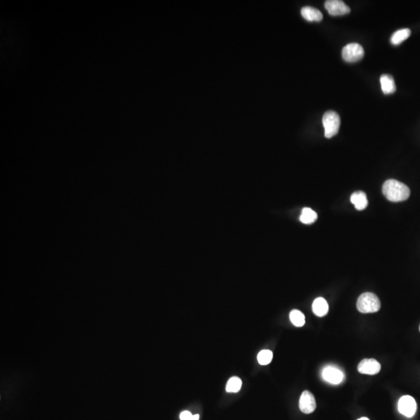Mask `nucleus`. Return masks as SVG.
I'll use <instances>...</instances> for the list:
<instances>
[{
  "label": "nucleus",
  "mask_w": 420,
  "mask_h": 420,
  "mask_svg": "<svg viewBox=\"0 0 420 420\" xmlns=\"http://www.w3.org/2000/svg\"><path fill=\"white\" fill-rule=\"evenodd\" d=\"M180 420H199V416L192 415L190 412L184 411L181 413L180 415Z\"/></svg>",
  "instance_id": "19"
},
{
  "label": "nucleus",
  "mask_w": 420,
  "mask_h": 420,
  "mask_svg": "<svg viewBox=\"0 0 420 420\" xmlns=\"http://www.w3.org/2000/svg\"><path fill=\"white\" fill-rule=\"evenodd\" d=\"M318 219V214L310 208L303 209L302 213L300 216V220L304 224H311L315 223Z\"/></svg>",
  "instance_id": "15"
},
{
  "label": "nucleus",
  "mask_w": 420,
  "mask_h": 420,
  "mask_svg": "<svg viewBox=\"0 0 420 420\" xmlns=\"http://www.w3.org/2000/svg\"><path fill=\"white\" fill-rule=\"evenodd\" d=\"M382 191L385 197L393 202H403L408 199L410 195V188L403 183L394 179L385 181Z\"/></svg>",
  "instance_id": "1"
},
{
  "label": "nucleus",
  "mask_w": 420,
  "mask_h": 420,
  "mask_svg": "<svg viewBox=\"0 0 420 420\" xmlns=\"http://www.w3.org/2000/svg\"><path fill=\"white\" fill-rule=\"evenodd\" d=\"M322 377L326 382L333 385H339L343 382V373L333 367H327L322 371Z\"/></svg>",
  "instance_id": "9"
},
{
  "label": "nucleus",
  "mask_w": 420,
  "mask_h": 420,
  "mask_svg": "<svg viewBox=\"0 0 420 420\" xmlns=\"http://www.w3.org/2000/svg\"><path fill=\"white\" fill-rule=\"evenodd\" d=\"M398 409L399 413L405 417H413L417 412V403L412 396H405L399 399Z\"/></svg>",
  "instance_id": "5"
},
{
  "label": "nucleus",
  "mask_w": 420,
  "mask_h": 420,
  "mask_svg": "<svg viewBox=\"0 0 420 420\" xmlns=\"http://www.w3.org/2000/svg\"><path fill=\"white\" fill-rule=\"evenodd\" d=\"M301 15L304 19L310 22H320L323 19L322 12L311 6L303 7L301 9Z\"/></svg>",
  "instance_id": "10"
},
{
  "label": "nucleus",
  "mask_w": 420,
  "mask_h": 420,
  "mask_svg": "<svg viewBox=\"0 0 420 420\" xmlns=\"http://www.w3.org/2000/svg\"><path fill=\"white\" fill-rule=\"evenodd\" d=\"M325 7L332 16H343L350 12V8L341 0H328Z\"/></svg>",
  "instance_id": "6"
},
{
  "label": "nucleus",
  "mask_w": 420,
  "mask_h": 420,
  "mask_svg": "<svg viewBox=\"0 0 420 420\" xmlns=\"http://www.w3.org/2000/svg\"><path fill=\"white\" fill-rule=\"evenodd\" d=\"M300 410L305 414H311L317 407L315 396L308 391H304L300 398Z\"/></svg>",
  "instance_id": "8"
},
{
  "label": "nucleus",
  "mask_w": 420,
  "mask_h": 420,
  "mask_svg": "<svg viewBox=\"0 0 420 420\" xmlns=\"http://www.w3.org/2000/svg\"><path fill=\"white\" fill-rule=\"evenodd\" d=\"M322 123L325 128V137L332 138L337 135L338 132L340 130L341 120L337 112L334 111H329L324 114Z\"/></svg>",
  "instance_id": "3"
},
{
  "label": "nucleus",
  "mask_w": 420,
  "mask_h": 420,
  "mask_svg": "<svg viewBox=\"0 0 420 420\" xmlns=\"http://www.w3.org/2000/svg\"><path fill=\"white\" fill-rule=\"evenodd\" d=\"M290 321L297 327H302L305 324V316L301 311L293 310L290 314Z\"/></svg>",
  "instance_id": "16"
},
{
  "label": "nucleus",
  "mask_w": 420,
  "mask_h": 420,
  "mask_svg": "<svg viewBox=\"0 0 420 420\" xmlns=\"http://www.w3.org/2000/svg\"><path fill=\"white\" fill-rule=\"evenodd\" d=\"M342 55L346 62H358L364 57V50L361 44L357 43H350L343 48Z\"/></svg>",
  "instance_id": "4"
},
{
  "label": "nucleus",
  "mask_w": 420,
  "mask_h": 420,
  "mask_svg": "<svg viewBox=\"0 0 420 420\" xmlns=\"http://www.w3.org/2000/svg\"><path fill=\"white\" fill-rule=\"evenodd\" d=\"M314 314L318 317H324L329 312V304L323 297H318L312 304Z\"/></svg>",
  "instance_id": "12"
},
{
  "label": "nucleus",
  "mask_w": 420,
  "mask_h": 420,
  "mask_svg": "<svg viewBox=\"0 0 420 420\" xmlns=\"http://www.w3.org/2000/svg\"><path fill=\"white\" fill-rule=\"evenodd\" d=\"M273 357V352L267 350H262L258 355V361L261 365H268L270 364Z\"/></svg>",
  "instance_id": "18"
},
{
  "label": "nucleus",
  "mask_w": 420,
  "mask_h": 420,
  "mask_svg": "<svg viewBox=\"0 0 420 420\" xmlns=\"http://www.w3.org/2000/svg\"><path fill=\"white\" fill-rule=\"evenodd\" d=\"M357 308L361 313H375L381 309V301L373 293H364L357 300Z\"/></svg>",
  "instance_id": "2"
},
{
  "label": "nucleus",
  "mask_w": 420,
  "mask_h": 420,
  "mask_svg": "<svg viewBox=\"0 0 420 420\" xmlns=\"http://www.w3.org/2000/svg\"></svg>",
  "instance_id": "21"
},
{
  "label": "nucleus",
  "mask_w": 420,
  "mask_h": 420,
  "mask_svg": "<svg viewBox=\"0 0 420 420\" xmlns=\"http://www.w3.org/2000/svg\"><path fill=\"white\" fill-rule=\"evenodd\" d=\"M411 35V30L408 28L401 29V30H398L396 33H393L392 38H391V42L394 45H398L403 43L406 39H408Z\"/></svg>",
  "instance_id": "14"
},
{
  "label": "nucleus",
  "mask_w": 420,
  "mask_h": 420,
  "mask_svg": "<svg viewBox=\"0 0 420 420\" xmlns=\"http://www.w3.org/2000/svg\"><path fill=\"white\" fill-rule=\"evenodd\" d=\"M350 201L357 210H364L368 206L367 195L362 191L354 192L350 197Z\"/></svg>",
  "instance_id": "11"
},
{
  "label": "nucleus",
  "mask_w": 420,
  "mask_h": 420,
  "mask_svg": "<svg viewBox=\"0 0 420 420\" xmlns=\"http://www.w3.org/2000/svg\"><path fill=\"white\" fill-rule=\"evenodd\" d=\"M380 363L375 359H364L359 364L357 370L362 375H375L380 372Z\"/></svg>",
  "instance_id": "7"
},
{
  "label": "nucleus",
  "mask_w": 420,
  "mask_h": 420,
  "mask_svg": "<svg viewBox=\"0 0 420 420\" xmlns=\"http://www.w3.org/2000/svg\"><path fill=\"white\" fill-rule=\"evenodd\" d=\"M241 386L242 382L241 379L238 377H233L227 382L226 390L230 393H237L241 390Z\"/></svg>",
  "instance_id": "17"
},
{
  "label": "nucleus",
  "mask_w": 420,
  "mask_h": 420,
  "mask_svg": "<svg viewBox=\"0 0 420 420\" xmlns=\"http://www.w3.org/2000/svg\"><path fill=\"white\" fill-rule=\"evenodd\" d=\"M357 420H370L369 419L367 418V417H362V418L359 419Z\"/></svg>",
  "instance_id": "20"
},
{
  "label": "nucleus",
  "mask_w": 420,
  "mask_h": 420,
  "mask_svg": "<svg viewBox=\"0 0 420 420\" xmlns=\"http://www.w3.org/2000/svg\"><path fill=\"white\" fill-rule=\"evenodd\" d=\"M380 81L382 91L385 94H391L396 92V83H395L394 78L392 76L388 74L382 75L381 76Z\"/></svg>",
  "instance_id": "13"
}]
</instances>
